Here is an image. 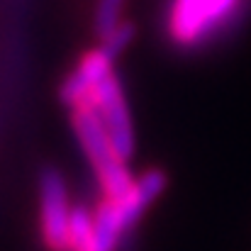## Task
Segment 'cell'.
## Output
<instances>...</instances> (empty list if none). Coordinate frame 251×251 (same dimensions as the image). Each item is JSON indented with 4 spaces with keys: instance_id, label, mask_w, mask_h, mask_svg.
Here are the masks:
<instances>
[{
    "instance_id": "cell-2",
    "label": "cell",
    "mask_w": 251,
    "mask_h": 251,
    "mask_svg": "<svg viewBox=\"0 0 251 251\" xmlns=\"http://www.w3.org/2000/svg\"><path fill=\"white\" fill-rule=\"evenodd\" d=\"M166 176L154 168L142 173L122 198H105L93 212V251H117L122 237L139 222L151 202L164 193Z\"/></svg>"
},
{
    "instance_id": "cell-7",
    "label": "cell",
    "mask_w": 251,
    "mask_h": 251,
    "mask_svg": "<svg viewBox=\"0 0 251 251\" xmlns=\"http://www.w3.org/2000/svg\"><path fill=\"white\" fill-rule=\"evenodd\" d=\"M69 251H93V212L76 205L69 222Z\"/></svg>"
},
{
    "instance_id": "cell-5",
    "label": "cell",
    "mask_w": 251,
    "mask_h": 251,
    "mask_svg": "<svg viewBox=\"0 0 251 251\" xmlns=\"http://www.w3.org/2000/svg\"><path fill=\"white\" fill-rule=\"evenodd\" d=\"M71 200L66 180L59 171L47 168L39 176V217L42 237L51 251H69V222H71Z\"/></svg>"
},
{
    "instance_id": "cell-1",
    "label": "cell",
    "mask_w": 251,
    "mask_h": 251,
    "mask_svg": "<svg viewBox=\"0 0 251 251\" xmlns=\"http://www.w3.org/2000/svg\"><path fill=\"white\" fill-rule=\"evenodd\" d=\"M247 7L249 0H168L166 37L178 49H202L227 34Z\"/></svg>"
},
{
    "instance_id": "cell-4",
    "label": "cell",
    "mask_w": 251,
    "mask_h": 251,
    "mask_svg": "<svg viewBox=\"0 0 251 251\" xmlns=\"http://www.w3.org/2000/svg\"><path fill=\"white\" fill-rule=\"evenodd\" d=\"M81 105H93L98 110L117 154L129 161L132 154H134V129H132L129 105H127V98H125V90H122L117 74L112 71Z\"/></svg>"
},
{
    "instance_id": "cell-3",
    "label": "cell",
    "mask_w": 251,
    "mask_h": 251,
    "mask_svg": "<svg viewBox=\"0 0 251 251\" xmlns=\"http://www.w3.org/2000/svg\"><path fill=\"white\" fill-rule=\"evenodd\" d=\"M71 122L76 139L83 149L85 159L98 176V183L105 198H122L132 190L134 176L127 168V159H122L93 105H76L71 107Z\"/></svg>"
},
{
    "instance_id": "cell-8",
    "label": "cell",
    "mask_w": 251,
    "mask_h": 251,
    "mask_svg": "<svg viewBox=\"0 0 251 251\" xmlns=\"http://www.w3.org/2000/svg\"><path fill=\"white\" fill-rule=\"evenodd\" d=\"M120 7L122 0H98V10H95V32L102 37H107L122 20H120Z\"/></svg>"
},
{
    "instance_id": "cell-6",
    "label": "cell",
    "mask_w": 251,
    "mask_h": 251,
    "mask_svg": "<svg viewBox=\"0 0 251 251\" xmlns=\"http://www.w3.org/2000/svg\"><path fill=\"white\" fill-rule=\"evenodd\" d=\"M115 71V56L102 49L95 47L90 51H85L83 56L78 59L76 69L66 76V81L59 88V98L66 107H76L85 102L90 98V93L102 83L110 74Z\"/></svg>"
}]
</instances>
